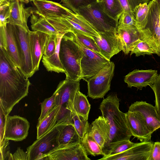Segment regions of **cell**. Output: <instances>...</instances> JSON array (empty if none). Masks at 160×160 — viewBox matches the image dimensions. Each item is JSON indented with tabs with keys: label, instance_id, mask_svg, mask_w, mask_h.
<instances>
[{
	"label": "cell",
	"instance_id": "obj_19",
	"mask_svg": "<svg viewBox=\"0 0 160 160\" xmlns=\"http://www.w3.org/2000/svg\"><path fill=\"white\" fill-rule=\"evenodd\" d=\"M58 19L71 32L75 30L92 37L99 36V34L90 24L81 15L73 12L69 15Z\"/></svg>",
	"mask_w": 160,
	"mask_h": 160
},
{
	"label": "cell",
	"instance_id": "obj_8",
	"mask_svg": "<svg viewBox=\"0 0 160 160\" xmlns=\"http://www.w3.org/2000/svg\"><path fill=\"white\" fill-rule=\"evenodd\" d=\"M115 64L110 61L103 69L89 78L87 82L88 96L94 99L103 98L110 89L114 75Z\"/></svg>",
	"mask_w": 160,
	"mask_h": 160
},
{
	"label": "cell",
	"instance_id": "obj_6",
	"mask_svg": "<svg viewBox=\"0 0 160 160\" xmlns=\"http://www.w3.org/2000/svg\"><path fill=\"white\" fill-rule=\"evenodd\" d=\"M13 34L20 61V68L28 78L34 73L33 68L29 32L21 26L12 25Z\"/></svg>",
	"mask_w": 160,
	"mask_h": 160
},
{
	"label": "cell",
	"instance_id": "obj_13",
	"mask_svg": "<svg viewBox=\"0 0 160 160\" xmlns=\"http://www.w3.org/2000/svg\"><path fill=\"white\" fill-rule=\"evenodd\" d=\"M128 111L138 113L152 134L160 128V116L152 104L146 101H136L131 105Z\"/></svg>",
	"mask_w": 160,
	"mask_h": 160
},
{
	"label": "cell",
	"instance_id": "obj_32",
	"mask_svg": "<svg viewBox=\"0 0 160 160\" xmlns=\"http://www.w3.org/2000/svg\"><path fill=\"white\" fill-rule=\"evenodd\" d=\"M149 9L148 4L144 3L138 5L133 11L136 27L138 30L143 28L146 27Z\"/></svg>",
	"mask_w": 160,
	"mask_h": 160
},
{
	"label": "cell",
	"instance_id": "obj_31",
	"mask_svg": "<svg viewBox=\"0 0 160 160\" xmlns=\"http://www.w3.org/2000/svg\"><path fill=\"white\" fill-rule=\"evenodd\" d=\"M87 155L103 156L102 149L93 138L87 132L80 143Z\"/></svg>",
	"mask_w": 160,
	"mask_h": 160
},
{
	"label": "cell",
	"instance_id": "obj_5",
	"mask_svg": "<svg viewBox=\"0 0 160 160\" xmlns=\"http://www.w3.org/2000/svg\"><path fill=\"white\" fill-rule=\"evenodd\" d=\"M64 123H57L48 132L27 148L28 160H38L59 145V137Z\"/></svg>",
	"mask_w": 160,
	"mask_h": 160
},
{
	"label": "cell",
	"instance_id": "obj_28",
	"mask_svg": "<svg viewBox=\"0 0 160 160\" xmlns=\"http://www.w3.org/2000/svg\"><path fill=\"white\" fill-rule=\"evenodd\" d=\"M81 140L73 124H63L59 135V145H72L80 143Z\"/></svg>",
	"mask_w": 160,
	"mask_h": 160
},
{
	"label": "cell",
	"instance_id": "obj_37",
	"mask_svg": "<svg viewBox=\"0 0 160 160\" xmlns=\"http://www.w3.org/2000/svg\"><path fill=\"white\" fill-rule=\"evenodd\" d=\"M55 106V95L53 93L50 97L45 99L41 103V113L38 122L42 120Z\"/></svg>",
	"mask_w": 160,
	"mask_h": 160
},
{
	"label": "cell",
	"instance_id": "obj_49",
	"mask_svg": "<svg viewBox=\"0 0 160 160\" xmlns=\"http://www.w3.org/2000/svg\"><path fill=\"white\" fill-rule=\"evenodd\" d=\"M157 3L158 7L160 12V0H153Z\"/></svg>",
	"mask_w": 160,
	"mask_h": 160
},
{
	"label": "cell",
	"instance_id": "obj_30",
	"mask_svg": "<svg viewBox=\"0 0 160 160\" xmlns=\"http://www.w3.org/2000/svg\"><path fill=\"white\" fill-rule=\"evenodd\" d=\"M99 1L106 13L118 22L123 12V8L119 0H100Z\"/></svg>",
	"mask_w": 160,
	"mask_h": 160
},
{
	"label": "cell",
	"instance_id": "obj_47",
	"mask_svg": "<svg viewBox=\"0 0 160 160\" xmlns=\"http://www.w3.org/2000/svg\"><path fill=\"white\" fill-rule=\"evenodd\" d=\"M14 0H0V5L10 4Z\"/></svg>",
	"mask_w": 160,
	"mask_h": 160
},
{
	"label": "cell",
	"instance_id": "obj_35",
	"mask_svg": "<svg viewBox=\"0 0 160 160\" xmlns=\"http://www.w3.org/2000/svg\"><path fill=\"white\" fill-rule=\"evenodd\" d=\"M130 52L131 56L134 54L136 57L156 54L155 51L148 42L140 39L135 42L134 47Z\"/></svg>",
	"mask_w": 160,
	"mask_h": 160
},
{
	"label": "cell",
	"instance_id": "obj_18",
	"mask_svg": "<svg viewBox=\"0 0 160 160\" xmlns=\"http://www.w3.org/2000/svg\"><path fill=\"white\" fill-rule=\"evenodd\" d=\"M80 81L66 79L60 82L55 91L56 106L67 108L68 101L74 99L77 92L80 90Z\"/></svg>",
	"mask_w": 160,
	"mask_h": 160
},
{
	"label": "cell",
	"instance_id": "obj_11",
	"mask_svg": "<svg viewBox=\"0 0 160 160\" xmlns=\"http://www.w3.org/2000/svg\"><path fill=\"white\" fill-rule=\"evenodd\" d=\"M153 142L152 141L138 142L135 145L118 154L102 157L101 160H149Z\"/></svg>",
	"mask_w": 160,
	"mask_h": 160
},
{
	"label": "cell",
	"instance_id": "obj_14",
	"mask_svg": "<svg viewBox=\"0 0 160 160\" xmlns=\"http://www.w3.org/2000/svg\"><path fill=\"white\" fill-rule=\"evenodd\" d=\"M29 36L33 68L35 72L38 70L46 43L50 35L39 31H30Z\"/></svg>",
	"mask_w": 160,
	"mask_h": 160
},
{
	"label": "cell",
	"instance_id": "obj_48",
	"mask_svg": "<svg viewBox=\"0 0 160 160\" xmlns=\"http://www.w3.org/2000/svg\"><path fill=\"white\" fill-rule=\"evenodd\" d=\"M22 2H24L26 3H28L32 1L33 0H18Z\"/></svg>",
	"mask_w": 160,
	"mask_h": 160
},
{
	"label": "cell",
	"instance_id": "obj_44",
	"mask_svg": "<svg viewBox=\"0 0 160 160\" xmlns=\"http://www.w3.org/2000/svg\"><path fill=\"white\" fill-rule=\"evenodd\" d=\"M149 160H160V142H153Z\"/></svg>",
	"mask_w": 160,
	"mask_h": 160
},
{
	"label": "cell",
	"instance_id": "obj_40",
	"mask_svg": "<svg viewBox=\"0 0 160 160\" xmlns=\"http://www.w3.org/2000/svg\"><path fill=\"white\" fill-rule=\"evenodd\" d=\"M150 87L154 93L155 98V106L160 116V73L155 82Z\"/></svg>",
	"mask_w": 160,
	"mask_h": 160
},
{
	"label": "cell",
	"instance_id": "obj_38",
	"mask_svg": "<svg viewBox=\"0 0 160 160\" xmlns=\"http://www.w3.org/2000/svg\"><path fill=\"white\" fill-rule=\"evenodd\" d=\"M118 26L122 27L136 28V22L133 13L123 11L118 20Z\"/></svg>",
	"mask_w": 160,
	"mask_h": 160
},
{
	"label": "cell",
	"instance_id": "obj_43",
	"mask_svg": "<svg viewBox=\"0 0 160 160\" xmlns=\"http://www.w3.org/2000/svg\"><path fill=\"white\" fill-rule=\"evenodd\" d=\"M10 4L0 5V26L6 25L10 14Z\"/></svg>",
	"mask_w": 160,
	"mask_h": 160
},
{
	"label": "cell",
	"instance_id": "obj_1",
	"mask_svg": "<svg viewBox=\"0 0 160 160\" xmlns=\"http://www.w3.org/2000/svg\"><path fill=\"white\" fill-rule=\"evenodd\" d=\"M28 78L0 47V107L7 117L14 106L27 96Z\"/></svg>",
	"mask_w": 160,
	"mask_h": 160
},
{
	"label": "cell",
	"instance_id": "obj_4",
	"mask_svg": "<svg viewBox=\"0 0 160 160\" xmlns=\"http://www.w3.org/2000/svg\"><path fill=\"white\" fill-rule=\"evenodd\" d=\"M76 13L82 17L98 34L117 30L118 22L106 13L99 0L80 8Z\"/></svg>",
	"mask_w": 160,
	"mask_h": 160
},
{
	"label": "cell",
	"instance_id": "obj_16",
	"mask_svg": "<svg viewBox=\"0 0 160 160\" xmlns=\"http://www.w3.org/2000/svg\"><path fill=\"white\" fill-rule=\"evenodd\" d=\"M125 114L127 122L132 136L141 142L151 141L152 133L141 116L136 112L129 111Z\"/></svg>",
	"mask_w": 160,
	"mask_h": 160
},
{
	"label": "cell",
	"instance_id": "obj_45",
	"mask_svg": "<svg viewBox=\"0 0 160 160\" xmlns=\"http://www.w3.org/2000/svg\"><path fill=\"white\" fill-rule=\"evenodd\" d=\"M7 116L0 107V143L4 139V134Z\"/></svg>",
	"mask_w": 160,
	"mask_h": 160
},
{
	"label": "cell",
	"instance_id": "obj_39",
	"mask_svg": "<svg viewBox=\"0 0 160 160\" xmlns=\"http://www.w3.org/2000/svg\"><path fill=\"white\" fill-rule=\"evenodd\" d=\"M123 8V11L133 13L136 7L140 4L148 3L151 0H119Z\"/></svg>",
	"mask_w": 160,
	"mask_h": 160
},
{
	"label": "cell",
	"instance_id": "obj_36",
	"mask_svg": "<svg viewBox=\"0 0 160 160\" xmlns=\"http://www.w3.org/2000/svg\"><path fill=\"white\" fill-rule=\"evenodd\" d=\"M98 0H61L62 5L72 11L76 13L80 7L88 5Z\"/></svg>",
	"mask_w": 160,
	"mask_h": 160
},
{
	"label": "cell",
	"instance_id": "obj_20",
	"mask_svg": "<svg viewBox=\"0 0 160 160\" xmlns=\"http://www.w3.org/2000/svg\"><path fill=\"white\" fill-rule=\"evenodd\" d=\"M10 14L8 23L21 26L29 31L27 24L28 19L37 8L32 7L25 8L18 0H14L10 3Z\"/></svg>",
	"mask_w": 160,
	"mask_h": 160
},
{
	"label": "cell",
	"instance_id": "obj_23",
	"mask_svg": "<svg viewBox=\"0 0 160 160\" xmlns=\"http://www.w3.org/2000/svg\"><path fill=\"white\" fill-rule=\"evenodd\" d=\"M66 108L71 112L81 115L88 120L91 105L86 96L80 90L77 92L74 100L68 101Z\"/></svg>",
	"mask_w": 160,
	"mask_h": 160
},
{
	"label": "cell",
	"instance_id": "obj_24",
	"mask_svg": "<svg viewBox=\"0 0 160 160\" xmlns=\"http://www.w3.org/2000/svg\"><path fill=\"white\" fill-rule=\"evenodd\" d=\"M65 34L60 33L57 35V46L53 53L48 57L42 56V62L44 67L48 71L57 73H65V71L60 59L59 55L61 41Z\"/></svg>",
	"mask_w": 160,
	"mask_h": 160
},
{
	"label": "cell",
	"instance_id": "obj_29",
	"mask_svg": "<svg viewBox=\"0 0 160 160\" xmlns=\"http://www.w3.org/2000/svg\"><path fill=\"white\" fill-rule=\"evenodd\" d=\"M138 143L131 142L130 140H123L107 143L102 148L104 153L102 157H106L122 152Z\"/></svg>",
	"mask_w": 160,
	"mask_h": 160
},
{
	"label": "cell",
	"instance_id": "obj_10",
	"mask_svg": "<svg viewBox=\"0 0 160 160\" xmlns=\"http://www.w3.org/2000/svg\"><path fill=\"white\" fill-rule=\"evenodd\" d=\"M30 124L25 118L18 115L7 117L4 138L21 141L27 137Z\"/></svg>",
	"mask_w": 160,
	"mask_h": 160
},
{
	"label": "cell",
	"instance_id": "obj_17",
	"mask_svg": "<svg viewBox=\"0 0 160 160\" xmlns=\"http://www.w3.org/2000/svg\"><path fill=\"white\" fill-rule=\"evenodd\" d=\"M32 2L40 14L46 18H63L73 12L60 3L53 1L33 0Z\"/></svg>",
	"mask_w": 160,
	"mask_h": 160
},
{
	"label": "cell",
	"instance_id": "obj_26",
	"mask_svg": "<svg viewBox=\"0 0 160 160\" xmlns=\"http://www.w3.org/2000/svg\"><path fill=\"white\" fill-rule=\"evenodd\" d=\"M60 108V105L56 106L42 120L38 122L37 139L45 134L56 125L58 114Z\"/></svg>",
	"mask_w": 160,
	"mask_h": 160
},
{
	"label": "cell",
	"instance_id": "obj_2",
	"mask_svg": "<svg viewBox=\"0 0 160 160\" xmlns=\"http://www.w3.org/2000/svg\"><path fill=\"white\" fill-rule=\"evenodd\" d=\"M119 102L117 94H112L103 100L99 107L102 116L109 126V142L130 140L132 136L127 122L125 113L119 109Z\"/></svg>",
	"mask_w": 160,
	"mask_h": 160
},
{
	"label": "cell",
	"instance_id": "obj_3",
	"mask_svg": "<svg viewBox=\"0 0 160 160\" xmlns=\"http://www.w3.org/2000/svg\"><path fill=\"white\" fill-rule=\"evenodd\" d=\"M59 58L66 79L80 81L82 79L81 62L82 51L73 40L71 32L65 33L60 42Z\"/></svg>",
	"mask_w": 160,
	"mask_h": 160
},
{
	"label": "cell",
	"instance_id": "obj_46",
	"mask_svg": "<svg viewBox=\"0 0 160 160\" xmlns=\"http://www.w3.org/2000/svg\"><path fill=\"white\" fill-rule=\"evenodd\" d=\"M12 160H28L27 153L18 147L12 154Z\"/></svg>",
	"mask_w": 160,
	"mask_h": 160
},
{
	"label": "cell",
	"instance_id": "obj_25",
	"mask_svg": "<svg viewBox=\"0 0 160 160\" xmlns=\"http://www.w3.org/2000/svg\"><path fill=\"white\" fill-rule=\"evenodd\" d=\"M30 22L32 29L33 31H40L50 36L57 35L60 33L40 14L37 9L31 16Z\"/></svg>",
	"mask_w": 160,
	"mask_h": 160
},
{
	"label": "cell",
	"instance_id": "obj_42",
	"mask_svg": "<svg viewBox=\"0 0 160 160\" xmlns=\"http://www.w3.org/2000/svg\"><path fill=\"white\" fill-rule=\"evenodd\" d=\"M9 140L4 139L0 143V160H12L10 152Z\"/></svg>",
	"mask_w": 160,
	"mask_h": 160
},
{
	"label": "cell",
	"instance_id": "obj_22",
	"mask_svg": "<svg viewBox=\"0 0 160 160\" xmlns=\"http://www.w3.org/2000/svg\"><path fill=\"white\" fill-rule=\"evenodd\" d=\"M117 32L122 51L125 55H128L133 48L135 42L139 39V31L136 28L118 26Z\"/></svg>",
	"mask_w": 160,
	"mask_h": 160
},
{
	"label": "cell",
	"instance_id": "obj_15",
	"mask_svg": "<svg viewBox=\"0 0 160 160\" xmlns=\"http://www.w3.org/2000/svg\"><path fill=\"white\" fill-rule=\"evenodd\" d=\"M158 75L156 70L135 69L125 76L124 81L128 87H135L142 89L152 85Z\"/></svg>",
	"mask_w": 160,
	"mask_h": 160
},
{
	"label": "cell",
	"instance_id": "obj_21",
	"mask_svg": "<svg viewBox=\"0 0 160 160\" xmlns=\"http://www.w3.org/2000/svg\"><path fill=\"white\" fill-rule=\"evenodd\" d=\"M110 127L103 117L99 116L90 125L88 133L102 148L110 141Z\"/></svg>",
	"mask_w": 160,
	"mask_h": 160
},
{
	"label": "cell",
	"instance_id": "obj_33",
	"mask_svg": "<svg viewBox=\"0 0 160 160\" xmlns=\"http://www.w3.org/2000/svg\"><path fill=\"white\" fill-rule=\"evenodd\" d=\"M71 114L74 126L82 140L88 132L89 128L88 120L75 112H71Z\"/></svg>",
	"mask_w": 160,
	"mask_h": 160
},
{
	"label": "cell",
	"instance_id": "obj_41",
	"mask_svg": "<svg viewBox=\"0 0 160 160\" xmlns=\"http://www.w3.org/2000/svg\"><path fill=\"white\" fill-rule=\"evenodd\" d=\"M57 44V35L50 36L47 40L42 56L48 57L52 55L55 50Z\"/></svg>",
	"mask_w": 160,
	"mask_h": 160
},
{
	"label": "cell",
	"instance_id": "obj_9",
	"mask_svg": "<svg viewBox=\"0 0 160 160\" xmlns=\"http://www.w3.org/2000/svg\"><path fill=\"white\" fill-rule=\"evenodd\" d=\"M39 160H91L80 143L72 145H59Z\"/></svg>",
	"mask_w": 160,
	"mask_h": 160
},
{
	"label": "cell",
	"instance_id": "obj_27",
	"mask_svg": "<svg viewBox=\"0 0 160 160\" xmlns=\"http://www.w3.org/2000/svg\"><path fill=\"white\" fill-rule=\"evenodd\" d=\"M6 37V52L12 61L20 68V61L13 34L12 25L8 23L5 27Z\"/></svg>",
	"mask_w": 160,
	"mask_h": 160
},
{
	"label": "cell",
	"instance_id": "obj_7",
	"mask_svg": "<svg viewBox=\"0 0 160 160\" xmlns=\"http://www.w3.org/2000/svg\"><path fill=\"white\" fill-rule=\"evenodd\" d=\"M71 33L73 40L82 51V56L81 62L82 79L87 81L103 69L110 61L87 48L72 32Z\"/></svg>",
	"mask_w": 160,
	"mask_h": 160
},
{
	"label": "cell",
	"instance_id": "obj_12",
	"mask_svg": "<svg viewBox=\"0 0 160 160\" xmlns=\"http://www.w3.org/2000/svg\"><path fill=\"white\" fill-rule=\"evenodd\" d=\"M99 36L93 38L103 57L109 60L122 51L117 30L99 33Z\"/></svg>",
	"mask_w": 160,
	"mask_h": 160
},
{
	"label": "cell",
	"instance_id": "obj_34",
	"mask_svg": "<svg viewBox=\"0 0 160 160\" xmlns=\"http://www.w3.org/2000/svg\"><path fill=\"white\" fill-rule=\"evenodd\" d=\"M71 32L75 35L78 39L85 47L103 56L93 37L75 30L72 31Z\"/></svg>",
	"mask_w": 160,
	"mask_h": 160
}]
</instances>
